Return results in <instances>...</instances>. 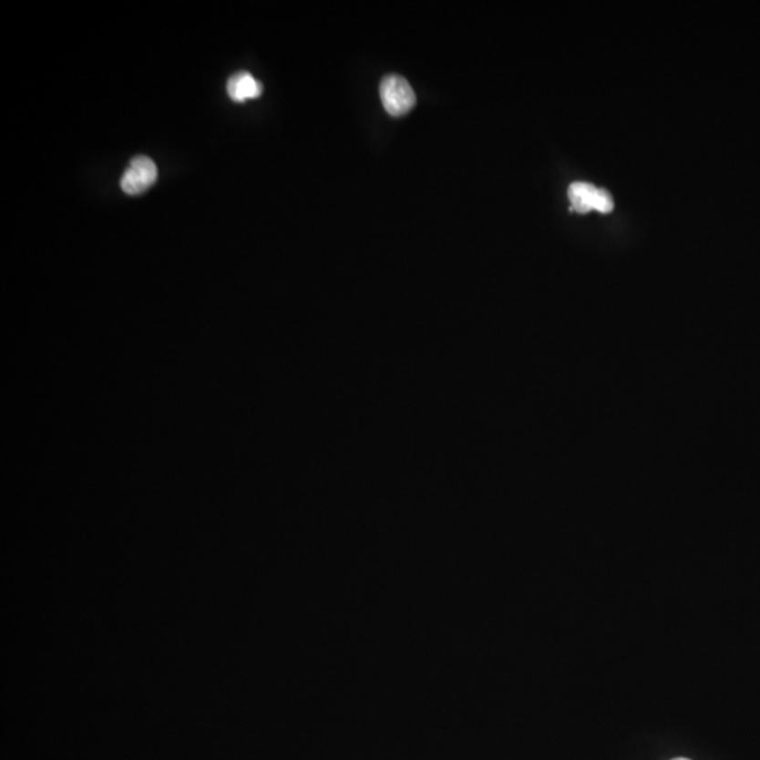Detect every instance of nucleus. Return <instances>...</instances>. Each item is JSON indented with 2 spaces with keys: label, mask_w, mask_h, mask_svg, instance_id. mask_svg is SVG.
<instances>
[{
  "label": "nucleus",
  "mask_w": 760,
  "mask_h": 760,
  "mask_svg": "<svg viewBox=\"0 0 760 760\" xmlns=\"http://www.w3.org/2000/svg\"><path fill=\"white\" fill-rule=\"evenodd\" d=\"M380 99L390 116L402 118L415 108L416 93L405 77L387 75L380 84Z\"/></svg>",
  "instance_id": "f257e3e1"
},
{
  "label": "nucleus",
  "mask_w": 760,
  "mask_h": 760,
  "mask_svg": "<svg viewBox=\"0 0 760 760\" xmlns=\"http://www.w3.org/2000/svg\"><path fill=\"white\" fill-rule=\"evenodd\" d=\"M158 169L151 158L137 155L124 170L120 186L126 195L139 196L157 182Z\"/></svg>",
  "instance_id": "f03ea898"
},
{
  "label": "nucleus",
  "mask_w": 760,
  "mask_h": 760,
  "mask_svg": "<svg viewBox=\"0 0 760 760\" xmlns=\"http://www.w3.org/2000/svg\"><path fill=\"white\" fill-rule=\"evenodd\" d=\"M569 200L572 203V211L589 213L597 211L610 213L614 209V201L604 189L596 188L591 183L575 182L569 188Z\"/></svg>",
  "instance_id": "7ed1b4c3"
},
{
  "label": "nucleus",
  "mask_w": 760,
  "mask_h": 760,
  "mask_svg": "<svg viewBox=\"0 0 760 760\" xmlns=\"http://www.w3.org/2000/svg\"><path fill=\"white\" fill-rule=\"evenodd\" d=\"M262 84L258 82L250 72H237L227 81V92L231 100L237 103L248 99H257L262 95Z\"/></svg>",
  "instance_id": "20e7f679"
},
{
  "label": "nucleus",
  "mask_w": 760,
  "mask_h": 760,
  "mask_svg": "<svg viewBox=\"0 0 760 760\" xmlns=\"http://www.w3.org/2000/svg\"><path fill=\"white\" fill-rule=\"evenodd\" d=\"M673 760H690V759H686V757H677V759H673Z\"/></svg>",
  "instance_id": "39448f33"
}]
</instances>
